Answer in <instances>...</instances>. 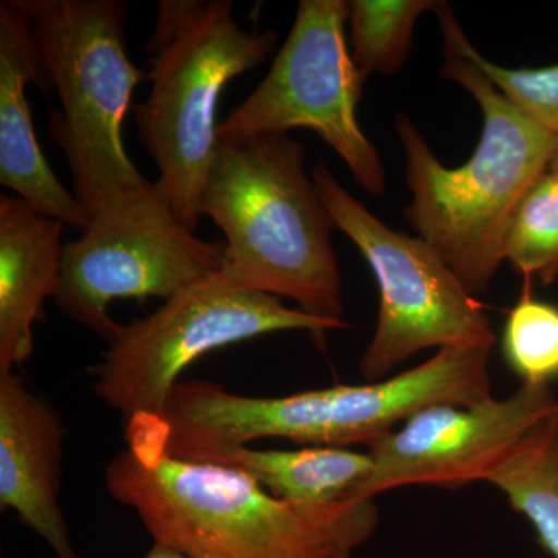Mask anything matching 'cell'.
<instances>
[{"label": "cell", "mask_w": 558, "mask_h": 558, "mask_svg": "<svg viewBox=\"0 0 558 558\" xmlns=\"http://www.w3.org/2000/svg\"><path fill=\"white\" fill-rule=\"evenodd\" d=\"M65 428L20 374H0V508L13 510L58 558H80L60 508Z\"/></svg>", "instance_id": "13"}, {"label": "cell", "mask_w": 558, "mask_h": 558, "mask_svg": "<svg viewBox=\"0 0 558 558\" xmlns=\"http://www.w3.org/2000/svg\"><path fill=\"white\" fill-rule=\"evenodd\" d=\"M199 3L201 0H161L159 2L156 27L148 43L149 58L170 46Z\"/></svg>", "instance_id": "21"}, {"label": "cell", "mask_w": 558, "mask_h": 558, "mask_svg": "<svg viewBox=\"0 0 558 558\" xmlns=\"http://www.w3.org/2000/svg\"><path fill=\"white\" fill-rule=\"evenodd\" d=\"M505 260L545 284L558 277V174L545 172L523 197L505 242Z\"/></svg>", "instance_id": "19"}, {"label": "cell", "mask_w": 558, "mask_h": 558, "mask_svg": "<svg viewBox=\"0 0 558 558\" xmlns=\"http://www.w3.org/2000/svg\"><path fill=\"white\" fill-rule=\"evenodd\" d=\"M444 54L472 61L513 105L546 130L558 134V65L542 69H508L494 64L470 43L447 3L439 2Z\"/></svg>", "instance_id": "18"}, {"label": "cell", "mask_w": 558, "mask_h": 558, "mask_svg": "<svg viewBox=\"0 0 558 558\" xmlns=\"http://www.w3.org/2000/svg\"><path fill=\"white\" fill-rule=\"evenodd\" d=\"M488 355L480 348L439 349L387 380L282 398L234 395L209 380L180 381L163 410L140 417L138 428L165 453L201 462L267 438L303 447H371L433 403L472 405L490 399Z\"/></svg>", "instance_id": "1"}, {"label": "cell", "mask_w": 558, "mask_h": 558, "mask_svg": "<svg viewBox=\"0 0 558 558\" xmlns=\"http://www.w3.org/2000/svg\"><path fill=\"white\" fill-rule=\"evenodd\" d=\"M277 32L244 31L230 0H201L170 46L149 58L150 92L134 108L143 148L175 216L190 230L219 148L218 106L227 84L269 60Z\"/></svg>", "instance_id": "6"}, {"label": "cell", "mask_w": 558, "mask_h": 558, "mask_svg": "<svg viewBox=\"0 0 558 558\" xmlns=\"http://www.w3.org/2000/svg\"><path fill=\"white\" fill-rule=\"evenodd\" d=\"M348 326L236 288L216 271L165 300L149 317L123 326L92 369L94 392L126 421L156 416L183 371L215 349L290 330L310 333L323 348L328 332Z\"/></svg>", "instance_id": "7"}, {"label": "cell", "mask_w": 558, "mask_h": 558, "mask_svg": "<svg viewBox=\"0 0 558 558\" xmlns=\"http://www.w3.org/2000/svg\"><path fill=\"white\" fill-rule=\"evenodd\" d=\"M61 110L50 134L64 150L73 194L94 215L148 185L123 145L132 95L146 72L126 50L124 0H21Z\"/></svg>", "instance_id": "5"}, {"label": "cell", "mask_w": 558, "mask_h": 558, "mask_svg": "<svg viewBox=\"0 0 558 558\" xmlns=\"http://www.w3.org/2000/svg\"><path fill=\"white\" fill-rule=\"evenodd\" d=\"M311 174L337 230L359 248L379 286L376 332L360 362L363 379L384 380L425 349L492 351L495 333L487 315L435 250L385 226L323 161Z\"/></svg>", "instance_id": "8"}, {"label": "cell", "mask_w": 558, "mask_h": 558, "mask_svg": "<svg viewBox=\"0 0 558 558\" xmlns=\"http://www.w3.org/2000/svg\"><path fill=\"white\" fill-rule=\"evenodd\" d=\"M223 241L199 240L149 182L102 205L78 240L64 244L54 306L112 343L116 300H168L222 269Z\"/></svg>", "instance_id": "9"}, {"label": "cell", "mask_w": 558, "mask_h": 558, "mask_svg": "<svg viewBox=\"0 0 558 558\" xmlns=\"http://www.w3.org/2000/svg\"><path fill=\"white\" fill-rule=\"evenodd\" d=\"M501 347L521 385L550 387L558 380V306L535 299L531 279L509 312Z\"/></svg>", "instance_id": "20"}, {"label": "cell", "mask_w": 558, "mask_h": 558, "mask_svg": "<svg viewBox=\"0 0 558 558\" xmlns=\"http://www.w3.org/2000/svg\"><path fill=\"white\" fill-rule=\"evenodd\" d=\"M484 483L505 495L534 529L543 549L558 558V410L527 432Z\"/></svg>", "instance_id": "16"}, {"label": "cell", "mask_w": 558, "mask_h": 558, "mask_svg": "<svg viewBox=\"0 0 558 558\" xmlns=\"http://www.w3.org/2000/svg\"><path fill=\"white\" fill-rule=\"evenodd\" d=\"M440 73L475 98L483 134L468 163L447 168L409 117H396L411 202L405 218L472 295L486 293L523 197L558 153V134L529 119L472 61L446 54Z\"/></svg>", "instance_id": "2"}, {"label": "cell", "mask_w": 558, "mask_h": 558, "mask_svg": "<svg viewBox=\"0 0 558 558\" xmlns=\"http://www.w3.org/2000/svg\"><path fill=\"white\" fill-rule=\"evenodd\" d=\"M549 171L556 172V174H558V153L556 159L553 161V165H550Z\"/></svg>", "instance_id": "23"}, {"label": "cell", "mask_w": 558, "mask_h": 558, "mask_svg": "<svg viewBox=\"0 0 558 558\" xmlns=\"http://www.w3.org/2000/svg\"><path fill=\"white\" fill-rule=\"evenodd\" d=\"M306 148L289 134L220 142L199 213L222 231L220 277L236 288L295 301L344 319L337 230L306 170Z\"/></svg>", "instance_id": "3"}, {"label": "cell", "mask_w": 558, "mask_h": 558, "mask_svg": "<svg viewBox=\"0 0 558 558\" xmlns=\"http://www.w3.org/2000/svg\"><path fill=\"white\" fill-rule=\"evenodd\" d=\"M349 2L301 0L288 38L258 87L219 124L220 142L315 132L377 197L385 193L379 150L359 123L365 76L348 47Z\"/></svg>", "instance_id": "10"}, {"label": "cell", "mask_w": 558, "mask_h": 558, "mask_svg": "<svg viewBox=\"0 0 558 558\" xmlns=\"http://www.w3.org/2000/svg\"><path fill=\"white\" fill-rule=\"evenodd\" d=\"M557 410L553 389L532 385H521L506 399L425 407L371 446L374 468L359 499L416 484L458 488L484 481L527 432Z\"/></svg>", "instance_id": "11"}, {"label": "cell", "mask_w": 558, "mask_h": 558, "mask_svg": "<svg viewBox=\"0 0 558 558\" xmlns=\"http://www.w3.org/2000/svg\"><path fill=\"white\" fill-rule=\"evenodd\" d=\"M47 98L51 86L44 72L32 21L21 0L0 2V183L39 215L73 230H87L90 215L60 182L36 137L27 86Z\"/></svg>", "instance_id": "12"}, {"label": "cell", "mask_w": 558, "mask_h": 558, "mask_svg": "<svg viewBox=\"0 0 558 558\" xmlns=\"http://www.w3.org/2000/svg\"><path fill=\"white\" fill-rule=\"evenodd\" d=\"M205 462L240 470L275 498L319 519L373 532L379 524L373 499H359L360 488L373 472L371 453L347 447L258 450L247 446Z\"/></svg>", "instance_id": "15"}, {"label": "cell", "mask_w": 558, "mask_h": 558, "mask_svg": "<svg viewBox=\"0 0 558 558\" xmlns=\"http://www.w3.org/2000/svg\"><path fill=\"white\" fill-rule=\"evenodd\" d=\"M64 223L0 196V374L32 359L36 323L60 288Z\"/></svg>", "instance_id": "14"}, {"label": "cell", "mask_w": 558, "mask_h": 558, "mask_svg": "<svg viewBox=\"0 0 558 558\" xmlns=\"http://www.w3.org/2000/svg\"><path fill=\"white\" fill-rule=\"evenodd\" d=\"M106 465L108 492L154 543L189 558H352L373 531L319 519L240 470L190 461L126 436Z\"/></svg>", "instance_id": "4"}, {"label": "cell", "mask_w": 558, "mask_h": 558, "mask_svg": "<svg viewBox=\"0 0 558 558\" xmlns=\"http://www.w3.org/2000/svg\"><path fill=\"white\" fill-rule=\"evenodd\" d=\"M145 558H189L178 550L168 548V546L160 545V543H154L153 548L146 554Z\"/></svg>", "instance_id": "22"}, {"label": "cell", "mask_w": 558, "mask_h": 558, "mask_svg": "<svg viewBox=\"0 0 558 558\" xmlns=\"http://www.w3.org/2000/svg\"><path fill=\"white\" fill-rule=\"evenodd\" d=\"M433 0H352L349 2V46L352 60L368 80L373 73L392 75L409 60L414 25Z\"/></svg>", "instance_id": "17"}]
</instances>
